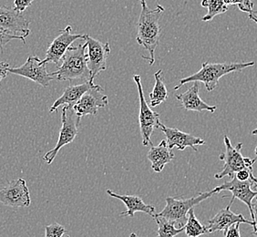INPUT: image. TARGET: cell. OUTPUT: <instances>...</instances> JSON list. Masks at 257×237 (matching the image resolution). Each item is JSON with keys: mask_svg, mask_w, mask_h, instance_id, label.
Masks as SVG:
<instances>
[{"mask_svg": "<svg viewBox=\"0 0 257 237\" xmlns=\"http://www.w3.org/2000/svg\"><path fill=\"white\" fill-rule=\"evenodd\" d=\"M201 6L208 10L207 14L202 19L204 22L211 21L216 16L228 11V6L224 3V0H203L201 2Z\"/></svg>", "mask_w": 257, "mask_h": 237, "instance_id": "603a6c76", "label": "cell"}, {"mask_svg": "<svg viewBox=\"0 0 257 237\" xmlns=\"http://www.w3.org/2000/svg\"><path fill=\"white\" fill-rule=\"evenodd\" d=\"M224 3L227 6H238L239 10L248 14L253 10V3L252 0H224Z\"/></svg>", "mask_w": 257, "mask_h": 237, "instance_id": "4316f807", "label": "cell"}, {"mask_svg": "<svg viewBox=\"0 0 257 237\" xmlns=\"http://www.w3.org/2000/svg\"><path fill=\"white\" fill-rule=\"evenodd\" d=\"M25 39V37H23V36L11 34L10 32L7 31L3 28L0 27V52L3 51L4 46L8 44L11 40H22L24 43H26Z\"/></svg>", "mask_w": 257, "mask_h": 237, "instance_id": "d4e9b609", "label": "cell"}, {"mask_svg": "<svg viewBox=\"0 0 257 237\" xmlns=\"http://www.w3.org/2000/svg\"><path fill=\"white\" fill-rule=\"evenodd\" d=\"M252 135H255V136H257V128L255 129V130H253L252 132Z\"/></svg>", "mask_w": 257, "mask_h": 237, "instance_id": "d6a6232c", "label": "cell"}, {"mask_svg": "<svg viewBox=\"0 0 257 237\" xmlns=\"http://www.w3.org/2000/svg\"><path fill=\"white\" fill-rule=\"evenodd\" d=\"M10 64L4 62V61H0V82L5 79L7 75L9 74V69H10Z\"/></svg>", "mask_w": 257, "mask_h": 237, "instance_id": "4dcf8cb0", "label": "cell"}, {"mask_svg": "<svg viewBox=\"0 0 257 237\" xmlns=\"http://www.w3.org/2000/svg\"><path fill=\"white\" fill-rule=\"evenodd\" d=\"M147 158L152 163V168L155 173H161L166 164L171 163L174 158L173 150L169 148L165 140L161 142L158 146L150 149Z\"/></svg>", "mask_w": 257, "mask_h": 237, "instance_id": "ffe728a7", "label": "cell"}, {"mask_svg": "<svg viewBox=\"0 0 257 237\" xmlns=\"http://www.w3.org/2000/svg\"><path fill=\"white\" fill-rule=\"evenodd\" d=\"M134 80L138 89L139 99H140L139 123H140L141 135L143 139V145L148 146L149 144H151L153 146L151 138L154 134V129H158L160 114L155 112L150 108L148 102L144 97V88L141 81V76L134 75Z\"/></svg>", "mask_w": 257, "mask_h": 237, "instance_id": "52a82bcc", "label": "cell"}, {"mask_svg": "<svg viewBox=\"0 0 257 237\" xmlns=\"http://www.w3.org/2000/svg\"><path fill=\"white\" fill-rule=\"evenodd\" d=\"M158 128L165 135L166 143L171 150L175 147L178 149L179 151H183L186 148H192L193 151L198 152L196 147L205 144V141L203 139L182 132L178 129L169 128L161 122L158 123Z\"/></svg>", "mask_w": 257, "mask_h": 237, "instance_id": "5bb4252c", "label": "cell"}, {"mask_svg": "<svg viewBox=\"0 0 257 237\" xmlns=\"http://www.w3.org/2000/svg\"><path fill=\"white\" fill-rule=\"evenodd\" d=\"M0 27L11 34L27 38L30 33V22L15 9L0 7Z\"/></svg>", "mask_w": 257, "mask_h": 237, "instance_id": "9a60e30c", "label": "cell"}, {"mask_svg": "<svg viewBox=\"0 0 257 237\" xmlns=\"http://www.w3.org/2000/svg\"><path fill=\"white\" fill-rule=\"evenodd\" d=\"M240 222H235L232 224L223 232V235L224 237H241V233H240Z\"/></svg>", "mask_w": 257, "mask_h": 237, "instance_id": "83f0119b", "label": "cell"}, {"mask_svg": "<svg viewBox=\"0 0 257 237\" xmlns=\"http://www.w3.org/2000/svg\"><path fill=\"white\" fill-rule=\"evenodd\" d=\"M33 1L34 0H14V6H15L14 9L20 13H22L27 10V8L31 6Z\"/></svg>", "mask_w": 257, "mask_h": 237, "instance_id": "f1b7e54d", "label": "cell"}, {"mask_svg": "<svg viewBox=\"0 0 257 237\" xmlns=\"http://www.w3.org/2000/svg\"><path fill=\"white\" fill-rule=\"evenodd\" d=\"M231 205L228 204L227 207L223 208L213 216L212 219L208 221V231L209 233L212 232H224L229 226H231L235 222L240 223H247L250 225H253L252 221H249L243 217L242 214H237L231 211Z\"/></svg>", "mask_w": 257, "mask_h": 237, "instance_id": "2e32d148", "label": "cell"}, {"mask_svg": "<svg viewBox=\"0 0 257 237\" xmlns=\"http://www.w3.org/2000/svg\"><path fill=\"white\" fill-rule=\"evenodd\" d=\"M224 146H225V153H222L219 158L224 162L223 168L220 173H215L214 178L215 179H223L225 176H230L232 178L235 173H238L241 170L249 169L252 170V166L257 160L255 159H250L247 157H243L241 153L242 144H237L236 147H233L231 141L228 136H224Z\"/></svg>", "mask_w": 257, "mask_h": 237, "instance_id": "5b68a950", "label": "cell"}, {"mask_svg": "<svg viewBox=\"0 0 257 237\" xmlns=\"http://www.w3.org/2000/svg\"><path fill=\"white\" fill-rule=\"evenodd\" d=\"M85 40L88 45V66L94 79L101 71L107 69V59L110 54V47L108 42L102 43L89 35H86Z\"/></svg>", "mask_w": 257, "mask_h": 237, "instance_id": "4fadbf2b", "label": "cell"}, {"mask_svg": "<svg viewBox=\"0 0 257 237\" xmlns=\"http://www.w3.org/2000/svg\"><path fill=\"white\" fill-rule=\"evenodd\" d=\"M0 203L12 208L29 207L31 203L30 193L25 180H13L0 189Z\"/></svg>", "mask_w": 257, "mask_h": 237, "instance_id": "9c48e42d", "label": "cell"}, {"mask_svg": "<svg viewBox=\"0 0 257 237\" xmlns=\"http://www.w3.org/2000/svg\"><path fill=\"white\" fill-rule=\"evenodd\" d=\"M252 234H254V235H255V236L257 237V232H254V233H252Z\"/></svg>", "mask_w": 257, "mask_h": 237, "instance_id": "e575fe53", "label": "cell"}, {"mask_svg": "<svg viewBox=\"0 0 257 237\" xmlns=\"http://www.w3.org/2000/svg\"><path fill=\"white\" fill-rule=\"evenodd\" d=\"M254 61L250 62H223V63H213V62H204L202 65L201 69L196 73L191 75L186 78L180 79L179 84L174 87L177 90L183 85L190 82H203L207 91H212L216 88L219 80L225 75L232 72L242 71L244 69L254 66Z\"/></svg>", "mask_w": 257, "mask_h": 237, "instance_id": "3957f363", "label": "cell"}, {"mask_svg": "<svg viewBox=\"0 0 257 237\" xmlns=\"http://www.w3.org/2000/svg\"><path fill=\"white\" fill-rule=\"evenodd\" d=\"M251 219L252 222H253V231L252 233L257 232V196L253 198L252 201V213H251Z\"/></svg>", "mask_w": 257, "mask_h": 237, "instance_id": "f546056e", "label": "cell"}, {"mask_svg": "<svg viewBox=\"0 0 257 237\" xmlns=\"http://www.w3.org/2000/svg\"><path fill=\"white\" fill-rule=\"evenodd\" d=\"M107 193L111 197L119 199L126 205L127 211L121 212L120 216H130L134 217V213L136 212H142L147 213L149 215L154 217L155 215V207L153 205L146 204L143 201V199L137 195H128V194H119L113 193L110 190H107Z\"/></svg>", "mask_w": 257, "mask_h": 237, "instance_id": "ac0fdd59", "label": "cell"}, {"mask_svg": "<svg viewBox=\"0 0 257 237\" xmlns=\"http://www.w3.org/2000/svg\"><path fill=\"white\" fill-rule=\"evenodd\" d=\"M9 73L27 78L43 88H47L50 81L54 79L52 73L48 72L46 64H42L40 58L37 56H30L25 63L20 67L10 68Z\"/></svg>", "mask_w": 257, "mask_h": 237, "instance_id": "8fae6325", "label": "cell"}, {"mask_svg": "<svg viewBox=\"0 0 257 237\" xmlns=\"http://www.w3.org/2000/svg\"><path fill=\"white\" fill-rule=\"evenodd\" d=\"M175 98L178 99L181 104V107L186 110H193V111H209L214 112L217 107L211 106L204 102L203 99L200 98L199 95V82H193V86L187 89L185 92L181 94H176Z\"/></svg>", "mask_w": 257, "mask_h": 237, "instance_id": "e0dca14e", "label": "cell"}, {"mask_svg": "<svg viewBox=\"0 0 257 237\" xmlns=\"http://www.w3.org/2000/svg\"><path fill=\"white\" fill-rule=\"evenodd\" d=\"M71 30V26H67L64 30L60 31V35L50 43L45 59L41 60L42 64L54 63L59 67L63 56L71 44L77 40H85L86 39V35L72 34Z\"/></svg>", "mask_w": 257, "mask_h": 237, "instance_id": "30bf717a", "label": "cell"}, {"mask_svg": "<svg viewBox=\"0 0 257 237\" xmlns=\"http://www.w3.org/2000/svg\"><path fill=\"white\" fill-rule=\"evenodd\" d=\"M79 121L80 118L75 114L72 107H69V106L63 107L62 115H61V129L60 131L59 140L54 148L45 154L43 159L46 163L48 164L52 163L57 154L60 152V149L66 146L67 144H71L74 141L76 136L79 134L78 126H79Z\"/></svg>", "mask_w": 257, "mask_h": 237, "instance_id": "8992f818", "label": "cell"}, {"mask_svg": "<svg viewBox=\"0 0 257 237\" xmlns=\"http://www.w3.org/2000/svg\"><path fill=\"white\" fill-rule=\"evenodd\" d=\"M185 233L188 237H199L203 234L209 233L207 226L203 225L201 222H199L194 210L191 209L187 215V222L185 223Z\"/></svg>", "mask_w": 257, "mask_h": 237, "instance_id": "7402d4cb", "label": "cell"}, {"mask_svg": "<svg viewBox=\"0 0 257 237\" xmlns=\"http://www.w3.org/2000/svg\"><path fill=\"white\" fill-rule=\"evenodd\" d=\"M130 237H139L137 236V234L136 233H134V232H133L131 235H130Z\"/></svg>", "mask_w": 257, "mask_h": 237, "instance_id": "836d02e7", "label": "cell"}, {"mask_svg": "<svg viewBox=\"0 0 257 237\" xmlns=\"http://www.w3.org/2000/svg\"><path fill=\"white\" fill-rule=\"evenodd\" d=\"M65 232L64 226L58 222L51 223L45 227V237H62Z\"/></svg>", "mask_w": 257, "mask_h": 237, "instance_id": "484cf974", "label": "cell"}, {"mask_svg": "<svg viewBox=\"0 0 257 237\" xmlns=\"http://www.w3.org/2000/svg\"><path fill=\"white\" fill-rule=\"evenodd\" d=\"M255 154L257 155V147L255 148Z\"/></svg>", "mask_w": 257, "mask_h": 237, "instance_id": "d590c367", "label": "cell"}, {"mask_svg": "<svg viewBox=\"0 0 257 237\" xmlns=\"http://www.w3.org/2000/svg\"><path fill=\"white\" fill-rule=\"evenodd\" d=\"M257 186V183L253 180H247V181H239L235 176L225 183L219 185L217 187L214 188V192L219 193L223 191H229L232 193V199L229 204L232 205L234 199H238L242 201V203H245L249 208L250 214L252 213V201L253 198L257 196V191H253L252 186Z\"/></svg>", "mask_w": 257, "mask_h": 237, "instance_id": "7c38bea8", "label": "cell"}, {"mask_svg": "<svg viewBox=\"0 0 257 237\" xmlns=\"http://www.w3.org/2000/svg\"><path fill=\"white\" fill-rule=\"evenodd\" d=\"M108 104L109 99L104 92L103 88L100 85L94 84L73 105L72 109L75 114L81 118L88 115H96L99 109L107 107Z\"/></svg>", "mask_w": 257, "mask_h": 237, "instance_id": "ba28073f", "label": "cell"}, {"mask_svg": "<svg viewBox=\"0 0 257 237\" xmlns=\"http://www.w3.org/2000/svg\"><path fill=\"white\" fill-rule=\"evenodd\" d=\"M66 237H70V236H69V235H67V236H66Z\"/></svg>", "mask_w": 257, "mask_h": 237, "instance_id": "8d00e7d4", "label": "cell"}, {"mask_svg": "<svg viewBox=\"0 0 257 237\" xmlns=\"http://www.w3.org/2000/svg\"><path fill=\"white\" fill-rule=\"evenodd\" d=\"M88 45L79 44L70 46L65 53L61 64L58 67V70L51 72L59 81L83 79L85 81L94 80L92 73L88 66V53H86Z\"/></svg>", "mask_w": 257, "mask_h": 237, "instance_id": "7a4b0ae2", "label": "cell"}, {"mask_svg": "<svg viewBox=\"0 0 257 237\" xmlns=\"http://www.w3.org/2000/svg\"><path fill=\"white\" fill-rule=\"evenodd\" d=\"M215 193L213 189L212 191L200 193L197 196L189 199H176L168 196L165 198L166 205L163 208V211L155 214L175 222V224H179L181 227H183L187 222L189 211Z\"/></svg>", "mask_w": 257, "mask_h": 237, "instance_id": "277c9868", "label": "cell"}, {"mask_svg": "<svg viewBox=\"0 0 257 237\" xmlns=\"http://www.w3.org/2000/svg\"><path fill=\"white\" fill-rule=\"evenodd\" d=\"M155 84L153 91L149 95L150 105L152 107H157L168 99V90L163 82V70L160 69L155 74Z\"/></svg>", "mask_w": 257, "mask_h": 237, "instance_id": "44dd1931", "label": "cell"}, {"mask_svg": "<svg viewBox=\"0 0 257 237\" xmlns=\"http://www.w3.org/2000/svg\"><path fill=\"white\" fill-rule=\"evenodd\" d=\"M93 85L94 82L92 80H89V81H85L84 83H81V84L70 85L69 87H67L63 94L59 99H56L53 105L50 107V112H54V111L57 112L60 106L73 107V105Z\"/></svg>", "mask_w": 257, "mask_h": 237, "instance_id": "d6986e66", "label": "cell"}, {"mask_svg": "<svg viewBox=\"0 0 257 237\" xmlns=\"http://www.w3.org/2000/svg\"><path fill=\"white\" fill-rule=\"evenodd\" d=\"M248 18H249V20H252V21H253L254 23H256L257 24V11H255V10L251 11V12L248 14Z\"/></svg>", "mask_w": 257, "mask_h": 237, "instance_id": "1f68e13d", "label": "cell"}, {"mask_svg": "<svg viewBox=\"0 0 257 237\" xmlns=\"http://www.w3.org/2000/svg\"><path fill=\"white\" fill-rule=\"evenodd\" d=\"M154 218L158 224V231H157L158 236L157 237H175L185 230V226L176 229L175 222L169 221L167 219L158 216L156 214L154 215Z\"/></svg>", "mask_w": 257, "mask_h": 237, "instance_id": "cb8c5ba5", "label": "cell"}, {"mask_svg": "<svg viewBox=\"0 0 257 237\" xmlns=\"http://www.w3.org/2000/svg\"><path fill=\"white\" fill-rule=\"evenodd\" d=\"M142 6V11L137 23V38L136 40L140 46L148 51L149 56H142L148 61L149 65L155 62V50L158 47L162 33L160 20L165 9L162 5H157L154 10L149 8L146 0H139Z\"/></svg>", "mask_w": 257, "mask_h": 237, "instance_id": "6da1fadb", "label": "cell"}]
</instances>
